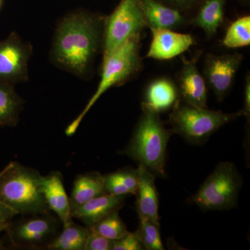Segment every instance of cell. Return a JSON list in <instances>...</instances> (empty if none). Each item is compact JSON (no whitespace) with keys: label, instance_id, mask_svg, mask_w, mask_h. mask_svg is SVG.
Masks as SVG:
<instances>
[{"label":"cell","instance_id":"cell-28","mask_svg":"<svg viewBox=\"0 0 250 250\" xmlns=\"http://www.w3.org/2000/svg\"><path fill=\"white\" fill-rule=\"evenodd\" d=\"M16 215V211L0 200V231H6Z\"/></svg>","mask_w":250,"mask_h":250},{"label":"cell","instance_id":"cell-26","mask_svg":"<svg viewBox=\"0 0 250 250\" xmlns=\"http://www.w3.org/2000/svg\"><path fill=\"white\" fill-rule=\"evenodd\" d=\"M144 247L136 231L129 232L121 239L113 241L111 250H143Z\"/></svg>","mask_w":250,"mask_h":250},{"label":"cell","instance_id":"cell-18","mask_svg":"<svg viewBox=\"0 0 250 250\" xmlns=\"http://www.w3.org/2000/svg\"><path fill=\"white\" fill-rule=\"evenodd\" d=\"M105 193L104 175L98 172H87L77 176L70 197L71 212L85 202Z\"/></svg>","mask_w":250,"mask_h":250},{"label":"cell","instance_id":"cell-8","mask_svg":"<svg viewBox=\"0 0 250 250\" xmlns=\"http://www.w3.org/2000/svg\"><path fill=\"white\" fill-rule=\"evenodd\" d=\"M60 222L49 211L21 215V218L13 220L5 231L10 244L15 248L47 249L49 243L60 231Z\"/></svg>","mask_w":250,"mask_h":250},{"label":"cell","instance_id":"cell-9","mask_svg":"<svg viewBox=\"0 0 250 250\" xmlns=\"http://www.w3.org/2000/svg\"><path fill=\"white\" fill-rule=\"evenodd\" d=\"M32 52V45L15 31L0 41V82L13 85L27 82Z\"/></svg>","mask_w":250,"mask_h":250},{"label":"cell","instance_id":"cell-24","mask_svg":"<svg viewBox=\"0 0 250 250\" xmlns=\"http://www.w3.org/2000/svg\"><path fill=\"white\" fill-rule=\"evenodd\" d=\"M139 229L136 231L145 250H164L159 224L147 218H139Z\"/></svg>","mask_w":250,"mask_h":250},{"label":"cell","instance_id":"cell-23","mask_svg":"<svg viewBox=\"0 0 250 250\" xmlns=\"http://www.w3.org/2000/svg\"><path fill=\"white\" fill-rule=\"evenodd\" d=\"M223 45L228 48H239L250 44V16H243L231 23L224 37Z\"/></svg>","mask_w":250,"mask_h":250},{"label":"cell","instance_id":"cell-22","mask_svg":"<svg viewBox=\"0 0 250 250\" xmlns=\"http://www.w3.org/2000/svg\"><path fill=\"white\" fill-rule=\"evenodd\" d=\"M88 228L111 241L121 239L129 232L120 217L118 210L112 212Z\"/></svg>","mask_w":250,"mask_h":250},{"label":"cell","instance_id":"cell-2","mask_svg":"<svg viewBox=\"0 0 250 250\" xmlns=\"http://www.w3.org/2000/svg\"><path fill=\"white\" fill-rule=\"evenodd\" d=\"M131 141L123 154L138 161L155 177H166V154L171 134L161 121L160 113L142 104Z\"/></svg>","mask_w":250,"mask_h":250},{"label":"cell","instance_id":"cell-5","mask_svg":"<svg viewBox=\"0 0 250 250\" xmlns=\"http://www.w3.org/2000/svg\"><path fill=\"white\" fill-rule=\"evenodd\" d=\"M241 116H243L241 111L225 113L187 104H180L178 100L173 106L169 122L172 126V134L180 135L192 144H200L224 125Z\"/></svg>","mask_w":250,"mask_h":250},{"label":"cell","instance_id":"cell-13","mask_svg":"<svg viewBox=\"0 0 250 250\" xmlns=\"http://www.w3.org/2000/svg\"><path fill=\"white\" fill-rule=\"evenodd\" d=\"M40 190L49 210L56 213L62 225L72 220L70 197L65 191L62 172L52 171L42 176Z\"/></svg>","mask_w":250,"mask_h":250},{"label":"cell","instance_id":"cell-29","mask_svg":"<svg viewBox=\"0 0 250 250\" xmlns=\"http://www.w3.org/2000/svg\"><path fill=\"white\" fill-rule=\"evenodd\" d=\"M244 107L241 110L243 116L249 119L250 113V75L247 77L245 85Z\"/></svg>","mask_w":250,"mask_h":250},{"label":"cell","instance_id":"cell-6","mask_svg":"<svg viewBox=\"0 0 250 250\" xmlns=\"http://www.w3.org/2000/svg\"><path fill=\"white\" fill-rule=\"evenodd\" d=\"M243 184L241 174L232 163L219 164L206 179L192 201L203 210H228L236 207Z\"/></svg>","mask_w":250,"mask_h":250},{"label":"cell","instance_id":"cell-4","mask_svg":"<svg viewBox=\"0 0 250 250\" xmlns=\"http://www.w3.org/2000/svg\"><path fill=\"white\" fill-rule=\"evenodd\" d=\"M141 36H136L113 49L103 58L101 79L98 88L85 105L83 111L67 126L65 134L72 136L100 97L112 87L124 84L141 68L140 57Z\"/></svg>","mask_w":250,"mask_h":250},{"label":"cell","instance_id":"cell-10","mask_svg":"<svg viewBox=\"0 0 250 250\" xmlns=\"http://www.w3.org/2000/svg\"><path fill=\"white\" fill-rule=\"evenodd\" d=\"M242 59L243 56L239 54L207 56L205 64V80L219 102L223 101L231 89Z\"/></svg>","mask_w":250,"mask_h":250},{"label":"cell","instance_id":"cell-16","mask_svg":"<svg viewBox=\"0 0 250 250\" xmlns=\"http://www.w3.org/2000/svg\"><path fill=\"white\" fill-rule=\"evenodd\" d=\"M145 19L150 29H172L183 25L186 19L179 10L156 0H141Z\"/></svg>","mask_w":250,"mask_h":250},{"label":"cell","instance_id":"cell-31","mask_svg":"<svg viewBox=\"0 0 250 250\" xmlns=\"http://www.w3.org/2000/svg\"><path fill=\"white\" fill-rule=\"evenodd\" d=\"M2 232V231H0V234H1V233ZM6 247L4 246V244H3V242L1 241V237H0V250H6Z\"/></svg>","mask_w":250,"mask_h":250},{"label":"cell","instance_id":"cell-32","mask_svg":"<svg viewBox=\"0 0 250 250\" xmlns=\"http://www.w3.org/2000/svg\"><path fill=\"white\" fill-rule=\"evenodd\" d=\"M1 4H2V0H0V8H1Z\"/></svg>","mask_w":250,"mask_h":250},{"label":"cell","instance_id":"cell-12","mask_svg":"<svg viewBox=\"0 0 250 250\" xmlns=\"http://www.w3.org/2000/svg\"><path fill=\"white\" fill-rule=\"evenodd\" d=\"M150 29L152 39L147 54L148 58L169 60L183 54L195 43L190 34L176 32L172 29Z\"/></svg>","mask_w":250,"mask_h":250},{"label":"cell","instance_id":"cell-17","mask_svg":"<svg viewBox=\"0 0 250 250\" xmlns=\"http://www.w3.org/2000/svg\"><path fill=\"white\" fill-rule=\"evenodd\" d=\"M179 90L172 80L163 77L148 85L142 104L160 113L173 108L178 101Z\"/></svg>","mask_w":250,"mask_h":250},{"label":"cell","instance_id":"cell-15","mask_svg":"<svg viewBox=\"0 0 250 250\" xmlns=\"http://www.w3.org/2000/svg\"><path fill=\"white\" fill-rule=\"evenodd\" d=\"M125 199V196L104 193L72 210V218L80 220L90 228L112 212L119 211L124 205Z\"/></svg>","mask_w":250,"mask_h":250},{"label":"cell","instance_id":"cell-20","mask_svg":"<svg viewBox=\"0 0 250 250\" xmlns=\"http://www.w3.org/2000/svg\"><path fill=\"white\" fill-rule=\"evenodd\" d=\"M90 233L88 227L80 226L73 220L62 225V231L47 247L49 250H84L85 241Z\"/></svg>","mask_w":250,"mask_h":250},{"label":"cell","instance_id":"cell-27","mask_svg":"<svg viewBox=\"0 0 250 250\" xmlns=\"http://www.w3.org/2000/svg\"><path fill=\"white\" fill-rule=\"evenodd\" d=\"M113 241L108 239L90 229L85 241L84 250H111Z\"/></svg>","mask_w":250,"mask_h":250},{"label":"cell","instance_id":"cell-1","mask_svg":"<svg viewBox=\"0 0 250 250\" xmlns=\"http://www.w3.org/2000/svg\"><path fill=\"white\" fill-rule=\"evenodd\" d=\"M104 17L79 9L65 15L54 33L49 58L56 66L86 79L103 49Z\"/></svg>","mask_w":250,"mask_h":250},{"label":"cell","instance_id":"cell-30","mask_svg":"<svg viewBox=\"0 0 250 250\" xmlns=\"http://www.w3.org/2000/svg\"><path fill=\"white\" fill-rule=\"evenodd\" d=\"M171 4L180 6V7L187 8L191 6L194 3L196 2L197 0H167Z\"/></svg>","mask_w":250,"mask_h":250},{"label":"cell","instance_id":"cell-3","mask_svg":"<svg viewBox=\"0 0 250 250\" xmlns=\"http://www.w3.org/2000/svg\"><path fill=\"white\" fill-rule=\"evenodd\" d=\"M42 176L16 161L9 163L0 172V200L18 215L49 212L40 190Z\"/></svg>","mask_w":250,"mask_h":250},{"label":"cell","instance_id":"cell-14","mask_svg":"<svg viewBox=\"0 0 250 250\" xmlns=\"http://www.w3.org/2000/svg\"><path fill=\"white\" fill-rule=\"evenodd\" d=\"M139 185L136 210L139 218H147L159 224V196L156 190L155 176L147 170L144 166L139 164Z\"/></svg>","mask_w":250,"mask_h":250},{"label":"cell","instance_id":"cell-11","mask_svg":"<svg viewBox=\"0 0 250 250\" xmlns=\"http://www.w3.org/2000/svg\"><path fill=\"white\" fill-rule=\"evenodd\" d=\"M201 52L191 59L182 58L183 65L178 77V90L187 104L207 108V88L205 79L199 71L197 62Z\"/></svg>","mask_w":250,"mask_h":250},{"label":"cell","instance_id":"cell-21","mask_svg":"<svg viewBox=\"0 0 250 250\" xmlns=\"http://www.w3.org/2000/svg\"><path fill=\"white\" fill-rule=\"evenodd\" d=\"M225 6V0H206L192 24L203 29L208 37L214 36L223 22Z\"/></svg>","mask_w":250,"mask_h":250},{"label":"cell","instance_id":"cell-25","mask_svg":"<svg viewBox=\"0 0 250 250\" xmlns=\"http://www.w3.org/2000/svg\"><path fill=\"white\" fill-rule=\"evenodd\" d=\"M110 174L118 183L126 188L129 190L130 193L136 195L139 185L138 169H121Z\"/></svg>","mask_w":250,"mask_h":250},{"label":"cell","instance_id":"cell-19","mask_svg":"<svg viewBox=\"0 0 250 250\" xmlns=\"http://www.w3.org/2000/svg\"><path fill=\"white\" fill-rule=\"evenodd\" d=\"M23 107L24 100L15 85L0 82V128L16 126Z\"/></svg>","mask_w":250,"mask_h":250},{"label":"cell","instance_id":"cell-7","mask_svg":"<svg viewBox=\"0 0 250 250\" xmlns=\"http://www.w3.org/2000/svg\"><path fill=\"white\" fill-rule=\"evenodd\" d=\"M147 27L141 0H121L114 11L104 21L103 57Z\"/></svg>","mask_w":250,"mask_h":250}]
</instances>
